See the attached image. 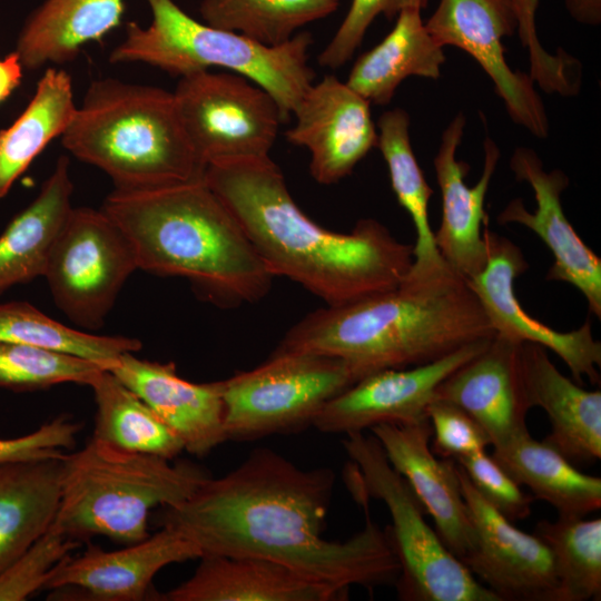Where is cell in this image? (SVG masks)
<instances>
[{
    "mask_svg": "<svg viewBox=\"0 0 601 601\" xmlns=\"http://www.w3.org/2000/svg\"><path fill=\"white\" fill-rule=\"evenodd\" d=\"M334 484L328 467L300 469L270 449H256L226 475L209 476L188 500L161 508L158 524L201 555L270 560L342 593L395 584L398 560L364 495L355 497L364 528L345 541L323 538Z\"/></svg>",
    "mask_w": 601,
    "mask_h": 601,
    "instance_id": "1",
    "label": "cell"
},
{
    "mask_svg": "<svg viewBox=\"0 0 601 601\" xmlns=\"http://www.w3.org/2000/svg\"><path fill=\"white\" fill-rule=\"evenodd\" d=\"M204 180L238 220L268 272L298 283L329 306L394 288L412 267L413 244L397 240L376 219H361L346 234L313 221L269 156L211 162Z\"/></svg>",
    "mask_w": 601,
    "mask_h": 601,
    "instance_id": "2",
    "label": "cell"
},
{
    "mask_svg": "<svg viewBox=\"0 0 601 601\" xmlns=\"http://www.w3.org/2000/svg\"><path fill=\"white\" fill-rule=\"evenodd\" d=\"M495 335L466 280L453 272L403 282L309 313L275 352H309L344 361L356 382L370 374L436 361Z\"/></svg>",
    "mask_w": 601,
    "mask_h": 601,
    "instance_id": "3",
    "label": "cell"
},
{
    "mask_svg": "<svg viewBox=\"0 0 601 601\" xmlns=\"http://www.w3.org/2000/svg\"><path fill=\"white\" fill-rule=\"evenodd\" d=\"M101 209L128 238L138 264L187 278L219 305L254 303L273 275L243 227L204 178L139 190L115 189Z\"/></svg>",
    "mask_w": 601,
    "mask_h": 601,
    "instance_id": "4",
    "label": "cell"
},
{
    "mask_svg": "<svg viewBox=\"0 0 601 601\" xmlns=\"http://www.w3.org/2000/svg\"><path fill=\"white\" fill-rule=\"evenodd\" d=\"M61 141L71 155L108 175L115 189L199 180L206 170L174 93L154 86L111 78L93 81Z\"/></svg>",
    "mask_w": 601,
    "mask_h": 601,
    "instance_id": "5",
    "label": "cell"
},
{
    "mask_svg": "<svg viewBox=\"0 0 601 601\" xmlns=\"http://www.w3.org/2000/svg\"><path fill=\"white\" fill-rule=\"evenodd\" d=\"M126 451L97 439L65 454L52 525L71 540L107 536L132 544L149 536L155 508L188 500L209 477L200 466Z\"/></svg>",
    "mask_w": 601,
    "mask_h": 601,
    "instance_id": "6",
    "label": "cell"
},
{
    "mask_svg": "<svg viewBox=\"0 0 601 601\" xmlns=\"http://www.w3.org/2000/svg\"><path fill=\"white\" fill-rule=\"evenodd\" d=\"M151 22L126 26L122 41L110 62H142L173 76L224 68L265 89L278 104L285 120L294 114L312 86L315 72L308 65L312 35L298 32L279 46H265L240 33L200 22L174 0H145Z\"/></svg>",
    "mask_w": 601,
    "mask_h": 601,
    "instance_id": "7",
    "label": "cell"
},
{
    "mask_svg": "<svg viewBox=\"0 0 601 601\" xmlns=\"http://www.w3.org/2000/svg\"><path fill=\"white\" fill-rule=\"evenodd\" d=\"M351 460L349 490L382 501L392 524L386 531L400 563L395 582L402 601H499L446 548L425 520L426 511L407 481L390 464L373 434H345Z\"/></svg>",
    "mask_w": 601,
    "mask_h": 601,
    "instance_id": "8",
    "label": "cell"
},
{
    "mask_svg": "<svg viewBox=\"0 0 601 601\" xmlns=\"http://www.w3.org/2000/svg\"><path fill=\"white\" fill-rule=\"evenodd\" d=\"M355 382L339 358L274 351L259 366L223 381L226 440L298 432L313 425L321 410Z\"/></svg>",
    "mask_w": 601,
    "mask_h": 601,
    "instance_id": "9",
    "label": "cell"
},
{
    "mask_svg": "<svg viewBox=\"0 0 601 601\" xmlns=\"http://www.w3.org/2000/svg\"><path fill=\"white\" fill-rule=\"evenodd\" d=\"M186 134L206 167L215 161L265 157L285 122L276 100L235 72H194L173 92Z\"/></svg>",
    "mask_w": 601,
    "mask_h": 601,
    "instance_id": "10",
    "label": "cell"
},
{
    "mask_svg": "<svg viewBox=\"0 0 601 601\" xmlns=\"http://www.w3.org/2000/svg\"><path fill=\"white\" fill-rule=\"evenodd\" d=\"M136 269L134 249L119 226L102 209L73 207L43 277L56 305L73 323L98 328Z\"/></svg>",
    "mask_w": 601,
    "mask_h": 601,
    "instance_id": "11",
    "label": "cell"
},
{
    "mask_svg": "<svg viewBox=\"0 0 601 601\" xmlns=\"http://www.w3.org/2000/svg\"><path fill=\"white\" fill-rule=\"evenodd\" d=\"M425 27L442 47H457L480 63L514 122L539 138L548 136V116L533 79L505 60L502 38L518 30L513 0H440Z\"/></svg>",
    "mask_w": 601,
    "mask_h": 601,
    "instance_id": "12",
    "label": "cell"
},
{
    "mask_svg": "<svg viewBox=\"0 0 601 601\" xmlns=\"http://www.w3.org/2000/svg\"><path fill=\"white\" fill-rule=\"evenodd\" d=\"M487 259L484 268L466 283L480 302L495 334L516 343H534L554 352L578 384L588 377L600 383L601 343L593 337L589 318L577 329L556 331L528 314L515 292V279L529 264L522 250L509 238L483 225Z\"/></svg>",
    "mask_w": 601,
    "mask_h": 601,
    "instance_id": "13",
    "label": "cell"
},
{
    "mask_svg": "<svg viewBox=\"0 0 601 601\" xmlns=\"http://www.w3.org/2000/svg\"><path fill=\"white\" fill-rule=\"evenodd\" d=\"M457 472L474 531L473 545L461 562L499 601H559L553 560L544 542L490 505L459 464Z\"/></svg>",
    "mask_w": 601,
    "mask_h": 601,
    "instance_id": "14",
    "label": "cell"
},
{
    "mask_svg": "<svg viewBox=\"0 0 601 601\" xmlns=\"http://www.w3.org/2000/svg\"><path fill=\"white\" fill-rule=\"evenodd\" d=\"M201 555L189 540L161 526L145 540L116 551L89 545L80 555H67L50 572L45 588L48 599L93 601L157 600L154 577L166 565Z\"/></svg>",
    "mask_w": 601,
    "mask_h": 601,
    "instance_id": "15",
    "label": "cell"
},
{
    "mask_svg": "<svg viewBox=\"0 0 601 601\" xmlns=\"http://www.w3.org/2000/svg\"><path fill=\"white\" fill-rule=\"evenodd\" d=\"M477 341L427 364L370 374L332 398L313 426L324 433L364 432L382 423H410L426 417L440 383L485 348Z\"/></svg>",
    "mask_w": 601,
    "mask_h": 601,
    "instance_id": "16",
    "label": "cell"
},
{
    "mask_svg": "<svg viewBox=\"0 0 601 601\" xmlns=\"http://www.w3.org/2000/svg\"><path fill=\"white\" fill-rule=\"evenodd\" d=\"M510 168L519 181L533 190L536 207L528 210L520 198L511 200L497 215V223L520 224L546 245L553 263L546 280L573 285L584 296L589 313L601 318V258L584 244L562 208L561 195L569 186L560 169L546 171L538 154L528 147L515 148Z\"/></svg>",
    "mask_w": 601,
    "mask_h": 601,
    "instance_id": "17",
    "label": "cell"
},
{
    "mask_svg": "<svg viewBox=\"0 0 601 601\" xmlns=\"http://www.w3.org/2000/svg\"><path fill=\"white\" fill-rule=\"evenodd\" d=\"M370 102L333 75L312 83L294 111L286 139L311 154L309 171L322 185L348 176L375 147Z\"/></svg>",
    "mask_w": 601,
    "mask_h": 601,
    "instance_id": "18",
    "label": "cell"
},
{
    "mask_svg": "<svg viewBox=\"0 0 601 601\" xmlns=\"http://www.w3.org/2000/svg\"><path fill=\"white\" fill-rule=\"evenodd\" d=\"M370 431L432 518L443 543L461 561L473 545V525L457 464L439 459L430 447L432 426L427 416L410 423H382Z\"/></svg>",
    "mask_w": 601,
    "mask_h": 601,
    "instance_id": "19",
    "label": "cell"
},
{
    "mask_svg": "<svg viewBox=\"0 0 601 601\" xmlns=\"http://www.w3.org/2000/svg\"><path fill=\"white\" fill-rule=\"evenodd\" d=\"M465 121L463 114L454 117L442 135L434 158L442 197V218L434 240L446 266L467 280L484 268L487 259L483 225L489 217L484 201L500 160V149L491 138H485L482 175L469 187L464 178L470 166L456 159Z\"/></svg>",
    "mask_w": 601,
    "mask_h": 601,
    "instance_id": "20",
    "label": "cell"
},
{
    "mask_svg": "<svg viewBox=\"0 0 601 601\" xmlns=\"http://www.w3.org/2000/svg\"><path fill=\"white\" fill-rule=\"evenodd\" d=\"M141 398L179 437L184 451L205 456L226 440L223 381L193 383L181 378L173 362L122 354L108 370Z\"/></svg>",
    "mask_w": 601,
    "mask_h": 601,
    "instance_id": "21",
    "label": "cell"
},
{
    "mask_svg": "<svg viewBox=\"0 0 601 601\" xmlns=\"http://www.w3.org/2000/svg\"><path fill=\"white\" fill-rule=\"evenodd\" d=\"M495 334L477 355L456 368L436 388L435 398L472 416L499 445L528 431L531 410L522 378L520 347Z\"/></svg>",
    "mask_w": 601,
    "mask_h": 601,
    "instance_id": "22",
    "label": "cell"
},
{
    "mask_svg": "<svg viewBox=\"0 0 601 601\" xmlns=\"http://www.w3.org/2000/svg\"><path fill=\"white\" fill-rule=\"evenodd\" d=\"M520 363L528 402L543 408L551 432L543 440L574 465L601 459V392L564 376L546 348L522 343Z\"/></svg>",
    "mask_w": 601,
    "mask_h": 601,
    "instance_id": "23",
    "label": "cell"
},
{
    "mask_svg": "<svg viewBox=\"0 0 601 601\" xmlns=\"http://www.w3.org/2000/svg\"><path fill=\"white\" fill-rule=\"evenodd\" d=\"M194 574L158 593L162 601H342L348 594L315 583L290 568L253 556L201 555Z\"/></svg>",
    "mask_w": 601,
    "mask_h": 601,
    "instance_id": "24",
    "label": "cell"
},
{
    "mask_svg": "<svg viewBox=\"0 0 601 601\" xmlns=\"http://www.w3.org/2000/svg\"><path fill=\"white\" fill-rule=\"evenodd\" d=\"M69 159L60 156L37 197L0 235V295L45 276L52 246L71 209Z\"/></svg>",
    "mask_w": 601,
    "mask_h": 601,
    "instance_id": "25",
    "label": "cell"
},
{
    "mask_svg": "<svg viewBox=\"0 0 601 601\" xmlns=\"http://www.w3.org/2000/svg\"><path fill=\"white\" fill-rule=\"evenodd\" d=\"M125 0H45L27 18L16 52L26 69L75 59L122 19Z\"/></svg>",
    "mask_w": 601,
    "mask_h": 601,
    "instance_id": "26",
    "label": "cell"
},
{
    "mask_svg": "<svg viewBox=\"0 0 601 601\" xmlns=\"http://www.w3.org/2000/svg\"><path fill=\"white\" fill-rule=\"evenodd\" d=\"M63 456L0 464V573L52 523Z\"/></svg>",
    "mask_w": 601,
    "mask_h": 601,
    "instance_id": "27",
    "label": "cell"
},
{
    "mask_svg": "<svg viewBox=\"0 0 601 601\" xmlns=\"http://www.w3.org/2000/svg\"><path fill=\"white\" fill-rule=\"evenodd\" d=\"M444 61L443 47L426 29L421 10L408 8L378 45L358 57L346 85L370 104L387 105L404 79H437Z\"/></svg>",
    "mask_w": 601,
    "mask_h": 601,
    "instance_id": "28",
    "label": "cell"
},
{
    "mask_svg": "<svg viewBox=\"0 0 601 601\" xmlns=\"http://www.w3.org/2000/svg\"><path fill=\"white\" fill-rule=\"evenodd\" d=\"M491 455L518 484L551 504L559 515L585 516L601 508V479L581 472L529 431L493 446Z\"/></svg>",
    "mask_w": 601,
    "mask_h": 601,
    "instance_id": "29",
    "label": "cell"
},
{
    "mask_svg": "<svg viewBox=\"0 0 601 601\" xmlns=\"http://www.w3.org/2000/svg\"><path fill=\"white\" fill-rule=\"evenodd\" d=\"M378 141L387 165L392 189L410 215L416 233L408 280H424L452 272L443 260L430 224L428 203L433 189L426 183L410 139V117L404 109L385 111L378 119Z\"/></svg>",
    "mask_w": 601,
    "mask_h": 601,
    "instance_id": "30",
    "label": "cell"
},
{
    "mask_svg": "<svg viewBox=\"0 0 601 601\" xmlns=\"http://www.w3.org/2000/svg\"><path fill=\"white\" fill-rule=\"evenodd\" d=\"M76 110L70 76L47 68L26 109L0 131V198L46 146L62 136Z\"/></svg>",
    "mask_w": 601,
    "mask_h": 601,
    "instance_id": "31",
    "label": "cell"
},
{
    "mask_svg": "<svg viewBox=\"0 0 601 601\" xmlns=\"http://www.w3.org/2000/svg\"><path fill=\"white\" fill-rule=\"evenodd\" d=\"M88 386L97 406L93 439L168 460L184 451L179 437L110 371H99Z\"/></svg>",
    "mask_w": 601,
    "mask_h": 601,
    "instance_id": "32",
    "label": "cell"
},
{
    "mask_svg": "<svg viewBox=\"0 0 601 601\" xmlns=\"http://www.w3.org/2000/svg\"><path fill=\"white\" fill-rule=\"evenodd\" d=\"M0 341L88 359L110 370L125 353L141 348L137 338L95 335L70 328L27 302L0 304Z\"/></svg>",
    "mask_w": 601,
    "mask_h": 601,
    "instance_id": "33",
    "label": "cell"
},
{
    "mask_svg": "<svg viewBox=\"0 0 601 601\" xmlns=\"http://www.w3.org/2000/svg\"><path fill=\"white\" fill-rule=\"evenodd\" d=\"M338 0H201L204 22L265 46H279L296 31L333 13Z\"/></svg>",
    "mask_w": 601,
    "mask_h": 601,
    "instance_id": "34",
    "label": "cell"
},
{
    "mask_svg": "<svg viewBox=\"0 0 601 601\" xmlns=\"http://www.w3.org/2000/svg\"><path fill=\"white\" fill-rule=\"evenodd\" d=\"M548 546L559 584V601L600 600L601 519L541 520L533 532Z\"/></svg>",
    "mask_w": 601,
    "mask_h": 601,
    "instance_id": "35",
    "label": "cell"
},
{
    "mask_svg": "<svg viewBox=\"0 0 601 601\" xmlns=\"http://www.w3.org/2000/svg\"><path fill=\"white\" fill-rule=\"evenodd\" d=\"M105 367L80 357L0 341V387L36 391L62 383L88 385Z\"/></svg>",
    "mask_w": 601,
    "mask_h": 601,
    "instance_id": "36",
    "label": "cell"
},
{
    "mask_svg": "<svg viewBox=\"0 0 601 601\" xmlns=\"http://www.w3.org/2000/svg\"><path fill=\"white\" fill-rule=\"evenodd\" d=\"M80 543L52 524L0 573V601H22L45 588L49 572Z\"/></svg>",
    "mask_w": 601,
    "mask_h": 601,
    "instance_id": "37",
    "label": "cell"
},
{
    "mask_svg": "<svg viewBox=\"0 0 601 601\" xmlns=\"http://www.w3.org/2000/svg\"><path fill=\"white\" fill-rule=\"evenodd\" d=\"M455 462L481 496L504 518L511 522L529 518L533 495L523 492L521 485L485 450L460 457Z\"/></svg>",
    "mask_w": 601,
    "mask_h": 601,
    "instance_id": "38",
    "label": "cell"
},
{
    "mask_svg": "<svg viewBox=\"0 0 601 601\" xmlns=\"http://www.w3.org/2000/svg\"><path fill=\"white\" fill-rule=\"evenodd\" d=\"M430 0H352L349 9L329 43L317 61L324 68L338 69L347 62L374 19L384 14L387 19L408 8L424 9Z\"/></svg>",
    "mask_w": 601,
    "mask_h": 601,
    "instance_id": "39",
    "label": "cell"
},
{
    "mask_svg": "<svg viewBox=\"0 0 601 601\" xmlns=\"http://www.w3.org/2000/svg\"><path fill=\"white\" fill-rule=\"evenodd\" d=\"M426 416L432 426L430 447L440 457L455 461L491 445L482 426L454 404L434 398Z\"/></svg>",
    "mask_w": 601,
    "mask_h": 601,
    "instance_id": "40",
    "label": "cell"
},
{
    "mask_svg": "<svg viewBox=\"0 0 601 601\" xmlns=\"http://www.w3.org/2000/svg\"><path fill=\"white\" fill-rule=\"evenodd\" d=\"M79 430L80 425L69 418L57 417L24 436L0 439V464L61 457L62 449L75 445Z\"/></svg>",
    "mask_w": 601,
    "mask_h": 601,
    "instance_id": "41",
    "label": "cell"
},
{
    "mask_svg": "<svg viewBox=\"0 0 601 601\" xmlns=\"http://www.w3.org/2000/svg\"><path fill=\"white\" fill-rule=\"evenodd\" d=\"M539 0H514L518 16V30L523 46L530 50L531 66L545 65L551 56L541 47L534 24V13ZM571 16L579 22L598 24L601 21V0H565Z\"/></svg>",
    "mask_w": 601,
    "mask_h": 601,
    "instance_id": "42",
    "label": "cell"
},
{
    "mask_svg": "<svg viewBox=\"0 0 601 601\" xmlns=\"http://www.w3.org/2000/svg\"><path fill=\"white\" fill-rule=\"evenodd\" d=\"M23 67L16 51L0 59V101L19 86Z\"/></svg>",
    "mask_w": 601,
    "mask_h": 601,
    "instance_id": "43",
    "label": "cell"
},
{
    "mask_svg": "<svg viewBox=\"0 0 601 601\" xmlns=\"http://www.w3.org/2000/svg\"><path fill=\"white\" fill-rule=\"evenodd\" d=\"M514 1V0H513Z\"/></svg>",
    "mask_w": 601,
    "mask_h": 601,
    "instance_id": "44",
    "label": "cell"
}]
</instances>
